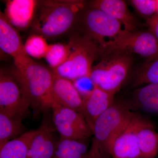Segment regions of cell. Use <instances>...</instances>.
Returning a JSON list of instances; mask_svg holds the SVG:
<instances>
[{
	"label": "cell",
	"instance_id": "ba28073f",
	"mask_svg": "<svg viewBox=\"0 0 158 158\" xmlns=\"http://www.w3.org/2000/svg\"><path fill=\"white\" fill-rule=\"evenodd\" d=\"M53 122L61 138L75 140H87L92 131L81 113L55 104Z\"/></svg>",
	"mask_w": 158,
	"mask_h": 158
},
{
	"label": "cell",
	"instance_id": "5b68a950",
	"mask_svg": "<svg viewBox=\"0 0 158 158\" xmlns=\"http://www.w3.org/2000/svg\"><path fill=\"white\" fill-rule=\"evenodd\" d=\"M129 107L127 104L114 102L94 125L93 141L99 148L110 156L113 142L126 127L134 114Z\"/></svg>",
	"mask_w": 158,
	"mask_h": 158
},
{
	"label": "cell",
	"instance_id": "277c9868",
	"mask_svg": "<svg viewBox=\"0 0 158 158\" xmlns=\"http://www.w3.org/2000/svg\"><path fill=\"white\" fill-rule=\"evenodd\" d=\"M103 56L100 62L93 65L90 77L95 87L115 95L127 77L132 58L129 53L120 52Z\"/></svg>",
	"mask_w": 158,
	"mask_h": 158
},
{
	"label": "cell",
	"instance_id": "f1b7e54d",
	"mask_svg": "<svg viewBox=\"0 0 158 158\" xmlns=\"http://www.w3.org/2000/svg\"><path fill=\"white\" fill-rule=\"evenodd\" d=\"M157 12L156 13L158 14V0H157Z\"/></svg>",
	"mask_w": 158,
	"mask_h": 158
},
{
	"label": "cell",
	"instance_id": "e0dca14e",
	"mask_svg": "<svg viewBox=\"0 0 158 158\" xmlns=\"http://www.w3.org/2000/svg\"><path fill=\"white\" fill-rule=\"evenodd\" d=\"M138 146L141 158H153L158 152V134L152 125L144 118L137 131Z\"/></svg>",
	"mask_w": 158,
	"mask_h": 158
},
{
	"label": "cell",
	"instance_id": "d6986e66",
	"mask_svg": "<svg viewBox=\"0 0 158 158\" xmlns=\"http://www.w3.org/2000/svg\"><path fill=\"white\" fill-rule=\"evenodd\" d=\"M22 118L17 114L0 110V147L23 131Z\"/></svg>",
	"mask_w": 158,
	"mask_h": 158
},
{
	"label": "cell",
	"instance_id": "4316f807",
	"mask_svg": "<svg viewBox=\"0 0 158 158\" xmlns=\"http://www.w3.org/2000/svg\"><path fill=\"white\" fill-rule=\"evenodd\" d=\"M111 156L99 148L97 144L92 140L90 150L84 158H111Z\"/></svg>",
	"mask_w": 158,
	"mask_h": 158
},
{
	"label": "cell",
	"instance_id": "44dd1931",
	"mask_svg": "<svg viewBox=\"0 0 158 158\" xmlns=\"http://www.w3.org/2000/svg\"><path fill=\"white\" fill-rule=\"evenodd\" d=\"M86 140L60 138L52 158H84L89 150Z\"/></svg>",
	"mask_w": 158,
	"mask_h": 158
},
{
	"label": "cell",
	"instance_id": "cb8c5ba5",
	"mask_svg": "<svg viewBox=\"0 0 158 158\" xmlns=\"http://www.w3.org/2000/svg\"><path fill=\"white\" fill-rule=\"evenodd\" d=\"M144 84H158V59L148 62L137 71L134 86Z\"/></svg>",
	"mask_w": 158,
	"mask_h": 158
},
{
	"label": "cell",
	"instance_id": "5bb4252c",
	"mask_svg": "<svg viewBox=\"0 0 158 158\" xmlns=\"http://www.w3.org/2000/svg\"><path fill=\"white\" fill-rule=\"evenodd\" d=\"M0 48L14 60L27 56L18 30L9 21L4 13L0 12Z\"/></svg>",
	"mask_w": 158,
	"mask_h": 158
},
{
	"label": "cell",
	"instance_id": "d4e9b609",
	"mask_svg": "<svg viewBox=\"0 0 158 158\" xmlns=\"http://www.w3.org/2000/svg\"><path fill=\"white\" fill-rule=\"evenodd\" d=\"M130 2L139 13L147 19L156 13L157 0H131Z\"/></svg>",
	"mask_w": 158,
	"mask_h": 158
},
{
	"label": "cell",
	"instance_id": "7402d4cb",
	"mask_svg": "<svg viewBox=\"0 0 158 158\" xmlns=\"http://www.w3.org/2000/svg\"><path fill=\"white\" fill-rule=\"evenodd\" d=\"M71 46L68 44L56 43L49 44L45 59L52 70L65 63L70 54Z\"/></svg>",
	"mask_w": 158,
	"mask_h": 158
},
{
	"label": "cell",
	"instance_id": "8992f818",
	"mask_svg": "<svg viewBox=\"0 0 158 158\" xmlns=\"http://www.w3.org/2000/svg\"><path fill=\"white\" fill-rule=\"evenodd\" d=\"M100 50L103 56L117 52L134 53L150 62L158 59V40L149 31L123 30L116 37L106 41Z\"/></svg>",
	"mask_w": 158,
	"mask_h": 158
},
{
	"label": "cell",
	"instance_id": "9c48e42d",
	"mask_svg": "<svg viewBox=\"0 0 158 158\" xmlns=\"http://www.w3.org/2000/svg\"><path fill=\"white\" fill-rule=\"evenodd\" d=\"M29 107L15 79L2 69L0 73V110L24 116Z\"/></svg>",
	"mask_w": 158,
	"mask_h": 158
},
{
	"label": "cell",
	"instance_id": "52a82bcc",
	"mask_svg": "<svg viewBox=\"0 0 158 158\" xmlns=\"http://www.w3.org/2000/svg\"><path fill=\"white\" fill-rule=\"evenodd\" d=\"M85 35L98 43L102 47L106 39H113L122 31L121 23L105 12L89 6L81 15Z\"/></svg>",
	"mask_w": 158,
	"mask_h": 158
},
{
	"label": "cell",
	"instance_id": "484cf974",
	"mask_svg": "<svg viewBox=\"0 0 158 158\" xmlns=\"http://www.w3.org/2000/svg\"><path fill=\"white\" fill-rule=\"evenodd\" d=\"M72 82L81 96L84 97V98L90 95L95 88L90 76L80 78Z\"/></svg>",
	"mask_w": 158,
	"mask_h": 158
},
{
	"label": "cell",
	"instance_id": "ac0fdd59",
	"mask_svg": "<svg viewBox=\"0 0 158 158\" xmlns=\"http://www.w3.org/2000/svg\"><path fill=\"white\" fill-rule=\"evenodd\" d=\"M38 129L23 133L0 147V158H27L30 144Z\"/></svg>",
	"mask_w": 158,
	"mask_h": 158
},
{
	"label": "cell",
	"instance_id": "ffe728a7",
	"mask_svg": "<svg viewBox=\"0 0 158 158\" xmlns=\"http://www.w3.org/2000/svg\"><path fill=\"white\" fill-rule=\"evenodd\" d=\"M135 106L148 113H158V84H149L132 94Z\"/></svg>",
	"mask_w": 158,
	"mask_h": 158
},
{
	"label": "cell",
	"instance_id": "6da1fadb",
	"mask_svg": "<svg viewBox=\"0 0 158 158\" xmlns=\"http://www.w3.org/2000/svg\"><path fill=\"white\" fill-rule=\"evenodd\" d=\"M10 74L19 85L26 103L36 113L45 112L55 104L52 89V69L34 62L28 56L14 60Z\"/></svg>",
	"mask_w": 158,
	"mask_h": 158
},
{
	"label": "cell",
	"instance_id": "7c38bea8",
	"mask_svg": "<svg viewBox=\"0 0 158 158\" xmlns=\"http://www.w3.org/2000/svg\"><path fill=\"white\" fill-rule=\"evenodd\" d=\"M114 94L95 87L90 95L83 99L81 113L92 131L95 121L114 103Z\"/></svg>",
	"mask_w": 158,
	"mask_h": 158
},
{
	"label": "cell",
	"instance_id": "2e32d148",
	"mask_svg": "<svg viewBox=\"0 0 158 158\" xmlns=\"http://www.w3.org/2000/svg\"><path fill=\"white\" fill-rule=\"evenodd\" d=\"M56 129L44 123L31 141L27 158H52L57 143L53 134Z\"/></svg>",
	"mask_w": 158,
	"mask_h": 158
},
{
	"label": "cell",
	"instance_id": "603a6c76",
	"mask_svg": "<svg viewBox=\"0 0 158 158\" xmlns=\"http://www.w3.org/2000/svg\"><path fill=\"white\" fill-rule=\"evenodd\" d=\"M47 40L40 35L31 34L24 44L26 54L35 59L45 58L49 46Z\"/></svg>",
	"mask_w": 158,
	"mask_h": 158
},
{
	"label": "cell",
	"instance_id": "83f0119b",
	"mask_svg": "<svg viewBox=\"0 0 158 158\" xmlns=\"http://www.w3.org/2000/svg\"><path fill=\"white\" fill-rule=\"evenodd\" d=\"M146 23L149 29L148 31L158 40V14L156 13L148 18Z\"/></svg>",
	"mask_w": 158,
	"mask_h": 158
},
{
	"label": "cell",
	"instance_id": "4fadbf2b",
	"mask_svg": "<svg viewBox=\"0 0 158 158\" xmlns=\"http://www.w3.org/2000/svg\"><path fill=\"white\" fill-rule=\"evenodd\" d=\"M52 96L55 104L81 113L83 99L70 80L55 75Z\"/></svg>",
	"mask_w": 158,
	"mask_h": 158
},
{
	"label": "cell",
	"instance_id": "3957f363",
	"mask_svg": "<svg viewBox=\"0 0 158 158\" xmlns=\"http://www.w3.org/2000/svg\"><path fill=\"white\" fill-rule=\"evenodd\" d=\"M71 51L65 63L53 69L54 75L72 81L89 77L93 63L101 54L100 46L87 35L75 36L69 41Z\"/></svg>",
	"mask_w": 158,
	"mask_h": 158
},
{
	"label": "cell",
	"instance_id": "9a60e30c",
	"mask_svg": "<svg viewBox=\"0 0 158 158\" xmlns=\"http://www.w3.org/2000/svg\"><path fill=\"white\" fill-rule=\"evenodd\" d=\"M89 6L100 9L117 20L126 31H134L138 25L137 20L124 1L95 0L90 2Z\"/></svg>",
	"mask_w": 158,
	"mask_h": 158
},
{
	"label": "cell",
	"instance_id": "7a4b0ae2",
	"mask_svg": "<svg viewBox=\"0 0 158 158\" xmlns=\"http://www.w3.org/2000/svg\"><path fill=\"white\" fill-rule=\"evenodd\" d=\"M86 8V2L81 0L39 1L31 34L47 39L60 37L74 27Z\"/></svg>",
	"mask_w": 158,
	"mask_h": 158
},
{
	"label": "cell",
	"instance_id": "8fae6325",
	"mask_svg": "<svg viewBox=\"0 0 158 158\" xmlns=\"http://www.w3.org/2000/svg\"><path fill=\"white\" fill-rule=\"evenodd\" d=\"M39 1L10 0L6 2L4 14L18 31L31 28Z\"/></svg>",
	"mask_w": 158,
	"mask_h": 158
},
{
	"label": "cell",
	"instance_id": "30bf717a",
	"mask_svg": "<svg viewBox=\"0 0 158 158\" xmlns=\"http://www.w3.org/2000/svg\"><path fill=\"white\" fill-rule=\"evenodd\" d=\"M142 118L134 113L126 127L113 142L110 151L112 158H141L137 131Z\"/></svg>",
	"mask_w": 158,
	"mask_h": 158
}]
</instances>
